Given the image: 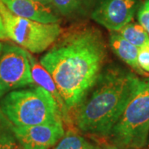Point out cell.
<instances>
[{
  "instance_id": "obj_10",
  "label": "cell",
  "mask_w": 149,
  "mask_h": 149,
  "mask_svg": "<svg viewBox=\"0 0 149 149\" xmlns=\"http://www.w3.org/2000/svg\"><path fill=\"white\" fill-rule=\"evenodd\" d=\"M28 58H29V61H30V65H31V71H32V76L34 83H36L37 85L44 88L46 91H47L52 95L53 96L54 99L56 100V101L58 104L60 109H61L63 121H65L68 124L71 123L70 119L68 116V113L65 109L64 100L61 95L52 77L49 74L47 70L42 65V64L40 62H37L36 59L34 58L29 52H28Z\"/></svg>"
},
{
  "instance_id": "obj_21",
  "label": "cell",
  "mask_w": 149,
  "mask_h": 149,
  "mask_svg": "<svg viewBox=\"0 0 149 149\" xmlns=\"http://www.w3.org/2000/svg\"><path fill=\"white\" fill-rule=\"evenodd\" d=\"M3 43L0 42V54L2 52V50H3Z\"/></svg>"
},
{
  "instance_id": "obj_12",
  "label": "cell",
  "mask_w": 149,
  "mask_h": 149,
  "mask_svg": "<svg viewBox=\"0 0 149 149\" xmlns=\"http://www.w3.org/2000/svg\"><path fill=\"white\" fill-rule=\"evenodd\" d=\"M0 149H22L14 133V125L0 109Z\"/></svg>"
},
{
  "instance_id": "obj_14",
  "label": "cell",
  "mask_w": 149,
  "mask_h": 149,
  "mask_svg": "<svg viewBox=\"0 0 149 149\" xmlns=\"http://www.w3.org/2000/svg\"><path fill=\"white\" fill-rule=\"evenodd\" d=\"M54 149H98V148L93 146L79 134L68 131Z\"/></svg>"
},
{
  "instance_id": "obj_9",
  "label": "cell",
  "mask_w": 149,
  "mask_h": 149,
  "mask_svg": "<svg viewBox=\"0 0 149 149\" xmlns=\"http://www.w3.org/2000/svg\"><path fill=\"white\" fill-rule=\"evenodd\" d=\"M17 16L42 23H58L59 17L49 5L35 0H0Z\"/></svg>"
},
{
  "instance_id": "obj_15",
  "label": "cell",
  "mask_w": 149,
  "mask_h": 149,
  "mask_svg": "<svg viewBox=\"0 0 149 149\" xmlns=\"http://www.w3.org/2000/svg\"><path fill=\"white\" fill-rule=\"evenodd\" d=\"M84 0H52V4L62 15H70L80 8Z\"/></svg>"
},
{
  "instance_id": "obj_19",
  "label": "cell",
  "mask_w": 149,
  "mask_h": 149,
  "mask_svg": "<svg viewBox=\"0 0 149 149\" xmlns=\"http://www.w3.org/2000/svg\"><path fill=\"white\" fill-rule=\"evenodd\" d=\"M35 1H37L42 4H45V5H49L52 4V0H35Z\"/></svg>"
},
{
  "instance_id": "obj_11",
  "label": "cell",
  "mask_w": 149,
  "mask_h": 149,
  "mask_svg": "<svg viewBox=\"0 0 149 149\" xmlns=\"http://www.w3.org/2000/svg\"><path fill=\"white\" fill-rule=\"evenodd\" d=\"M109 45L113 53L118 57L125 62L128 66L132 67L137 73L145 74L143 70L140 68L138 61L139 48L125 40L118 32H112L109 37Z\"/></svg>"
},
{
  "instance_id": "obj_22",
  "label": "cell",
  "mask_w": 149,
  "mask_h": 149,
  "mask_svg": "<svg viewBox=\"0 0 149 149\" xmlns=\"http://www.w3.org/2000/svg\"><path fill=\"white\" fill-rule=\"evenodd\" d=\"M98 149H99V148H98Z\"/></svg>"
},
{
  "instance_id": "obj_1",
  "label": "cell",
  "mask_w": 149,
  "mask_h": 149,
  "mask_svg": "<svg viewBox=\"0 0 149 149\" xmlns=\"http://www.w3.org/2000/svg\"><path fill=\"white\" fill-rule=\"evenodd\" d=\"M106 47L100 32L81 28L70 32L40 59L56 83L70 122L101 74Z\"/></svg>"
},
{
  "instance_id": "obj_17",
  "label": "cell",
  "mask_w": 149,
  "mask_h": 149,
  "mask_svg": "<svg viewBox=\"0 0 149 149\" xmlns=\"http://www.w3.org/2000/svg\"><path fill=\"white\" fill-rule=\"evenodd\" d=\"M138 61L140 68L146 73H149V43L139 48Z\"/></svg>"
},
{
  "instance_id": "obj_7",
  "label": "cell",
  "mask_w": 149,
  "mask_h": 149,
  "mask_svg": "<svg viewBox=\"0 0 149 149\" xmlns=\"http://www.w3.org/2000/svg\"><path fill=\"white\" fill-rule=\"evenodd\" d=\"M22 149H50L65 135L63 121L32 126H14Z\"/></svg>"
},
{
  "instance_id": "obj_20",
  "label": "cell",
  "mask_w": 149,
  "mask_h": 149,
  "mask_svg": "<svg viewBox=\"0 0 149 149\" xmlns=\"http://www.w3.org/2000/svg\"><path fill=\"white\" fill-rule=\"evenodd\" d=\"M107 149H129V148H118V147H115V146H113V147H109V148H108Z\"/></svg>"
},
{
  "instance_id": "obj_8",
  "label": "cell",
  "mask_w": 149,
  "mask_h": 149,
  "mask_svg": "<svg viewBox=\"0 0 149 149\" xmlns=\"http://www.w3.org/2000/svg\"><path fill=\"white\" fill-rule=\"evenodd\" d=\"M137 0H104L91 14L92 18L111 32H118L133 20Z\"/></svg>"
},
{
  "instance_id": "obj_3",
  "label": "cell",
  "mask_w": 149,
  "mask_h": 149,
  "mask_svg": "<svg viewBox=\"0 0 149 149\" xmlns=\"http://www.w3.org/2000/svg\"><path fill=\"white\" fill-rule=\"evenodd\" d=\"M0 109L14 126L63 121L53 96L39 85L8 93L0 101Z\"/></svg>"
},
{
  "instance_id": "obj_2",
  "label": "cell",
  "mask_w": 149,
  "mask_h": 149,
  "mask_svg": "<svg viewBox=\"0 0 149 149\" xmlns=\"http://www.w3.org/2000/svg\"><path fill=\"white\" fill-rule=\"evenodd\" d=\"M127 70L113 67L100 74L91 96L77 108L73 120L80 131L109 137L139 83Z\"/></svg>"
},
{
  "instance_id": "obj_16",
  "label": "cell",
  "mask_w": 149,
  "mask_h": 149,
  "mask_svg": "<svg viewBox=\"0 0 149 149\" xmlns=\"http://www.w3.org/2000/svg\"><path fill=\"white\" fill-rule=\"evenodd\" d=\"M139 23L149 35V0H145L138 12Z\"/></svg>"
},
{
  "instance_id": "obj_13",
  "label": "cell",
  "mask_w": 149,
  "mask_h": 149,
  "mask_svg": "<svg viewBox=\"0 0 149 149\" xmlns=\"http://www.w3.org/2000/svg\"><path fill=\"white\" fill-rule=\"evenodd\" d=\"M116 32L139 48L149 43V35L139 23L129 22Z\"/></svg>"
},
{
  "instance_id": "obj_5",
  "label": "cell",
  "mask_w": 149,
  "mask_h": 149,
  "mask_svg": "<svg viewBox=\"0 0 149 149\" xmlns=\"http://www.w3.org/2000/svg\"><path fill=\"white\" fill-rule=\"evenodd\" d=\"M0 14L8 38L32 53H41L61 34L58 23H42L17 16L0 2Z\"/></svg>"
},
{
  "instance_id": "obj_6",
  "label": "cell",
  "mask_w": 149,
  "mask_h": 149,
  "mask_svg": "<svg viewBox=\"0 0 149 149\" xmlns=\"http://www.w3.org/2000/svg\"><path fill=\"white\" fill-rule=\"evenodd\" d=\"M33 84L28 52L17 46H3L0 54V99L11 91Z\"/></svg>"
},
{
  "instance_id": "obj_4",
  "label": "cell",
  "mask_w": 149,
  "mask_h": 149,
  "mask_svg": "<svg viewBox=\"0 0 149 149\" xmlns=\"http://www.w3.org/2000/svg\"><path fill=\"white\" fill-rule=\"evenodd\" d=\"M109 138L120 148H144L149 138V77L139 80Z\"/></svg>"
},
{
  "instance_id": "obj_18",
  "label": "cell",
  "mask_w": 149,
  "mask_h": 149,
  "mask_svg": "<svg viewBox=\"0 0 149 149\" xmlns=\"http://www.w3.org/2000/svg\"><path fill=\"white\" fill-rule=\"evenodd\" d=\"M6 39H8V37H7L4 26H3V18H2L1 14H0V40H6Z\"/></svg>"
}]
</instances>
